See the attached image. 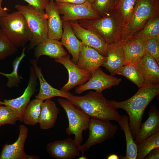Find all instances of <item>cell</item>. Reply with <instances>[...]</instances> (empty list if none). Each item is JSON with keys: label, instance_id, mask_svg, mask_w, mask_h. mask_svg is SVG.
<instances>
[{"label": "cell", "instance_id": "1", "mask_svg": "<svg viewBox=\"0 0 159 159\" xmlns=\"http://www.w3.org/2000/svg\"><path fill=\"white\" fill-rule=\"evenodd\" d=\"M159 93V84L145 83L133 96L125 100L110 101L115 109H123L127 113L129 125L134 139H135L140 130L145 109Z\"/></svg>", "mask_w": 159, "mask_h": 159}, {"label": "cell", "instance_id": "2", "mask_svg": "<svg viewBox=\"0 0 159 159\" xmlns=\"http://www.w3.org/2000/svg\"><path fill=\"white\" fill-rule=\"evenodd\" d=\"M75 107L87 115L90 118L118 122L121 116L111 105L102 92L91 91L81 96L73 95L67 99Z\"/></svg>", "mask_w": 159, "mask_h": 159}, {"label": "cell", "instance_id": "3", "mask_svg": "<svg viewBox=\"0 0 159 159\" xmlns=\"http://www.w3.org/2000/svg\"><path fill=\"white\" fill-rule=\"evenodd\" d=\"M77 21L83 28L95 33L108 44L121 40L123 24L114 9L98 18L80 19Z\"/></svg>", "mask_w": 159, "mask_h": 159}, {"label": "cell", "instance_id": "4", "mask_svg": "<svg viewBox=\"0 0 159 159\" xmlns=\"http://www.w3.org/2000/svg\"><path fill=\"white\" fill-rule=\"evenodd\" d=\"M159 15V0H136L130 18L122 27L121 41L132 38L150 19Z\"/></svg>", "mask_w": 159, "mask_h": 159}, {"label": "cell", "instance_id": "5", "mask_svg": "<svg viewBox=\"0 0 159 159\" xmlns=\"http://www.w3.org/2000/svg\"><path fill=\"white\" fill-rule=\"evenodd\" d=\"M15 7L24 16L30 32L28 50L48 39L47 17L44 10H38L29 4H17Z\"/></svg>", "mask_w": 159, "mask_h": 159}, {"label": "cell", "instance_id": "6", "mask_svg": "<svg viewBox=\"0 0 159 159\" xmlns=\"http://www.w3.org/2000/svg\"><path fill=\"white\" fill-rule=\"evenodd\" d=\"M0 29L17 48L25 47L30 39L31 34L26 19L17 11L0 18Z\"/></svg>", "mask_w": 159, "mask_h": 159}, {"label": "cell", "instance_id": "7", "mask_svg": "<svg viewBox=\"0 0 159 159\" xmlns=\"http://www.w3.org/2000/svg\"><path fill=\"white\" fill-rule=\"evenodd\" d=\"M57 102L64 110L68 119L69 126L65 130L66 132L69 135H74V139L81 144L83 140V132L88 129L90 117L67 99L59 98Z\"/></svg>", "mask_w": 159, "mask_h": 159}, {"label": "cell", "instance_id": "8", "mask_svg": "<svg viewBox=\"0 0 159 159\" xmlns=\"http://www.w3.org/2000/svg\"><path fill=\"white\" fill-rule=\"evenodd\" d=\"M88 129V138L85 143L81 145V151L82 153L87 151L92 146L113 138L118 127L110 121L91 118Z\"/></svg>", "mask_w": 159, "mask_h": 159}, {"label": "cell", "instance_id": "9", "mask_svg": "<svg viewBox=\"0 0 159 159\" xmlns=\"http://www.w3.org/2000/svg\"><path fill=\"white\" fill-rule=\"evenodd\" d=\"M55 2L60 12L62 22L82 19H92L101 17L87 1L81 4Z\"/></svg>", "mask_w": 159, "mask_h": 159}, {"label": "cell", "instance_id": "10", "mask_svg": "<svg viewBox=\"0 0 159 159\" xmlns=\"http://www.w3.org/2000/svg\"><path fill=\"white\" fill-rule=\"evenodd\" d=\"M37 75L33 67H30L29 77L28 85L23 94L15 99L0 101L1 105L7 106L12 109L17 113L19 120L22 122V116L31 97L37 91L38 84Z\"/></svg>", "mask_w": 159, "mask_h": 159}, {"label": "cell", "instance_id": "11", "mask_svg": "<svg viewBox=\"0 0 159 159\" xmlns=\"http://www.w3.org/2000/svg\"><path fill=\"white\" fill-rule=\"evenodd\" d=\"M121 80V78L106 74L99 67L91 74L88 81L76 88L75 93L81 94L85 91L90 90L102 92L112 86L118 85Z\"/></svg>", "mask_w": 159, "mask_h": 159}, {"label": "cell", "instance_id": "12", "mask_svg": "<svg viewBox=\"0 0 159 159\" xmlns=\"http://www.w3.org/2000/svg\"><path fill=\"white\" fill-rule=\"evenodd\" d=\"M55 62L63 65L67 69L69 74L67 83L60 89L69 91L72 89L82 85L90 79L91 74L81 68L77 64L70 59L69 54L54 59Z\"/></svg>", "mask_w": 159, "mask_h": 159}, {"label": "cell", "instance_id": "13", "mask_svg": "<svg viewBox=\"0 0 159 159\" xmlns=\"http://www.w3.org/2000/svg\"><path fill=\"white\" fill-rule=\"evenodd\" d=\"M46 149L50 156L57 159H73L80 156L81 145L70 137L48 143Z\"/></svg>", "mask_w": 159, "mask_h": 159}, {"label": "cell", "instance_id": "14", "mask_svg": "<svg viewBox=\"0 0 159 159\" xmlns=\"http://www.w3.org/2000/svg\"><path fill=\"white\" fill-rule=\"evenodd\" d=\"M77 37L83 45L93 48L102 55L107 56L108 44L92 31L81 26L76 21H69Z\"/></svg>", "mask_w": 159, "mask_h": 159}, {"label": "cell", "instance_id": "15", "mask_svg": "<svg viewBox=\"0 0 159 159\" xmlns=\"http://www.w3.org/2000/svg\"><path fill=\"white\" fill-rule=\"evenodd\" d=\"M124 42L120 41L108 44L106 59L102 65L113 76L125 64L124 49Z\"/></svg>", "mask_w": 159, "mask_h": 159}, {"label": "cell", "instance_id": "16", "mask_svg": "<svg viewBox=\"0 0 159 159\" xmlns=\"http://www.w3.org/2000/svg\"><path fill=\"white\" fill-rule=\"evenodd\" d=\"M19 134L16 141L12 144H6L2 147L0 159H27L24 146L28 136V129L24 125L19 127Z\"/></svg>", "mask_w": 159, "mask_h": 159}, {"label": "cell", "instance_id": "17", "mask_svg": "<svg viewBox=\"0 0 159 159\" xmlns=\"http://www.w3.org/2000/svg\"><path fill=\"white\" fill-rule=\"evenodd\" d=\"M30 61L34 69L40 83L39 92L35 96L36 98L43 101L55 97H61L67 99L73 95L69 91L59 90L52 86L44 79L41 68L38 66L37 60L32 59Z\"/></svg>", "mask_w": 159, "mask_h": 159}, {"label": "cell", "instance_id": "18", "mask_svg": "<svg viewBox=\"0 0 159 159\" xmlns=\"http://www.w3.org/2000/svg\"><path fill=\"white\" fill-rule=\"evenodd\" d=\"M106 59L107 56L102 55L93 48L82 45L77 64L91 74L102 66Z\"/></svg>", "mask_w": 159, "mask_h": 159}, {"label": "cell", "instance_id": "19", "mask_svg": "<svg viewBox=\"0 0 159 159\" xmlns=\"http://www.w3.org/2000/svg\"><path fill=\"white\" fill-rule=\"evenodd\" d=\"M44 11L47 17L48 38L60 40L63 32V22L54 0H49Z\"/></svg>", "mask_w": 159, "mask_h": 159}, {"label": "cell", "instance_id": "20", "mask_svg": "<svg viewBox=\"0 0 159 159\" xmlns=\"http://www.w3.org/2000/svg\"><path fill=\"white\" fill-rule=\"evenodd\" d=\"M136 65L143 75L145 83L159 84V65L146 50Z\"/></svg>", "mask_w": 159, "mask_h": 159}, {"label": "cell", "instance_id": "21", "mask_svg": "<svg viewBox=\"0 0 159 159\" xmlns=\"http://www.w3.org/2000/svg\"><path fill=\"white\" fill-rule=\"evenodd\" d=\"M62 28L63 32L60 42L72 55L71 61L77 64L82 45V43L75 34L69 21L63 22Z\"/></svg>", "mask_w": 159, "mask_h": 159}, {"label": "cell", "instance_id": "22", "mask_svg": "<svg viewBox=\"0 0 159 159\" xmlns=\"http://www.w3.org/2000/svg\"><path fill=\"white\" fill-rule=\"evenodd\" d=\"M148 115V119L142 123L135 139L136 144L159 131V110L155 105L150 106Z\"/></svg>", "mask_w": 159, "mask_h": 159}, {"label": "cell", "instance_id": "23", "mask_svg": "<svg viewBox=\"0 0 159 159\" xmlns=\"http://www.w3.org/2000/svg\"><path fill=\"white\" fill-rule=\"evenodd\" d=\"M63 46L59 40L48 38L35 47L34 57L37 60L42 55L54 59L66 55L67 53Z\"/></svg>", "mask_w": 159, "mask_h": 159}, {"label": "cell", "instance_id": "24", "mask_svg": "<svg viewBox=\"0 0 159 159\" xmlns=\"http://www.w3.org/2000/svg\"><path fill=\"white\" fill-rule=\"evenodd\" d=\"M59 109L56 104L51 99H47L43 102L41 105L40 113L39 123L41 129L48 130L54 125Z\"/></svg>", "mask_w": 159, "mask_h": 159}, {"label": "cell", "instance_id": "25", "mask_svg": "<svg viewBox=\"0 0 159 159\" xmlns=\"http://www.w3.org/2000/svg\"><path fill=\"white\" fill-rule=\"evenodd\" d=\"M124 42L125 65H136L145 52L143 42L139 39L132 38Z\"/></svg>", "mask_w": 159, "mask_h": 159}, {"label": "cell", "instance_id": "26", "mask_svg": "<svg viewBox=\"0 0 159 159\" xmlns=\"http://www.w3.org/2000/svg\"><path fill=\"white\" fill-rule=\"evenodd\" d=\"M128 116L126 115L121 116L118 123L124 131L126 140V150L125 156H120L119 159H136L137 155V145L132 136L129 123Z\"/></svg>", "mask_w": 159, "mask_h": 159}, {"label": "cell", "instance_id": "27", "mask_svg": "<svg viewBox=\"0 0 159 159\" xmlns=\"http://www.w3.org/2000/svg\"><path fill=\"white\" fill-rule=\"evenodd\" d=\"M44 101L36 98L30 101L22 116V122L34 126L39 123L41 105Z\"/></svg>", "mask_w": 159, "mask_h": 159}, {"label": "cell", "instance_id": "28", "mask_svg": "<svg viewBox=\"0 0 159 159\" xmlns=\"http://www.w3.org/2000/svg\"><path fill=\"white\" fill-rule=\"evenodd\" d=\"M156 37H159V15L149 19L132 38L139 39L144 42Z\"/></svg>", "mask_w": 159, "mask_h": 159}, {"label": "cell", "instance_id": "29", "mask_svg": "<svg viewBox=\"0 0 159 159\" xmlns=\"http://www.w3.org/2000/svg\"><path fill=\"white\" fill-rule=\"evenodd\" d=\"M27 47H23V49L20 56H17L13 61L12 66L13 71L10 73H5L0 72V74L6 77L8 79L6 85L9 88L19 86V85L23 79V78L19 76L18 73L19 64L23 59L25 57V51Z\"/></svg>", "mask_w": 159, "mask_h": 159}, {"label": "cell", "instance_id": "30", "mask_svg": "<svg viewBox=\"0 0 159 159\" xmlns=\"http://www.w3.org/2000/svg\"><path fill=\"white\" fill-rule=\"evenodd\" d=\"M136 159H144L152 149L159 147V131L137 143Z\"/></svg>", "mask_w": 159, "mask_h": 159}, {"label": "cell", "instance_id": "31", "mask_svg": "<svg viewBox=\"0 0 159 159\" xmlns=\"http://www.w3.org/2000/svg\"><path fill=\"white\" fill-rule=\"evenodd\" d=\"M117 74L122 75L136 85L139 88L145 83L143 75L136 65L127 64L123 66Z\"/></svg>", "mask_w": 159, "mask_h": 159}, {"label": "cell", "instance_id": "32", "mask_svg": "<svg viewBox=\"0 0 159 159\" xmlns=\"http://www.w3.org/2000/svg\"><path fill=\"white\" fill-rule=\"evenodd\" d=\"M136 0H119L114 10L120 18L123 26L130 19Z\"/></svg>", "mask_w": 159, "mask_h": 159}, {"label": "cell", "instance_id": "33", "mask_svg": "<svg viewBox=\"0 0 159 159\" xmlns=\"http://www.w3.org/2000/svg\"><path fill=\"white\" fill-rule=\"evenodd\" d=\"M18 48L11 42L0 29V60L15 54Z\"/></svg>", "mask_w": 159, "mask_h": 159}, {"label": "cell", "instance_id": "34", "mask_svg": "<svg viewBox=\"0 0 159 159\" xmlns=\"http://www.w3.org/2000/svg\"><path fill=\"white\" fill-rule=\"evenodd\" d=\"M92 4L93 8L101 17L112 12L116 5L115 0H95Z\"/></svg>", "mask_w": 159, "mask_h": 159}, {"label": "cell", "instance_id": "35", "mask_svg": "<svg viewBox=\"0 0 159 159\" xmlns=\"http://www.w3.org/2000/svg\"><path fill=\"white\" fill-rule=\"evenodd\" d=\"M19 120L16 112L7 106L1 105L0 107V127L6 124L14 125Z\"/></svg>", "mask_w": 159, "mask_h": 159}, {"label": "cell", "instance_id": "36", "mask_svg": "<svg viewBox=\"0 0 159 159\" xmlns=\"http://www.w3.org/2000/svg\"><path fill=\"white\" fill-rule=\"evenodd\" d=\"M145 50L159 65V37L152 38L143 42Z\"/></svg>", "mask_w": 159, "mask_h": 159}, {"label": "cell", "instance_id": "37", "mask_svg": "<svg viewBox=\"0 0 159 159\" xmlns=\"http://www.w3.org/2000/svg\"><path fill=\"white\" fill-rule=\"evenodd\" d=\"M29 5L40 10H44L49 0H24Z\"/></svg>", "mask_w": 159, "mask_h": 159}, {"label": "cell", "instance_id": "38", "mask_svg": "<svg viewBox=\"0 0 159 159\" xmlns=\"http://www.w3.org/2000/svg\"><path fill=\"white\" fill-rule=\"evenodd\" d=\"M144 159H159V147L155 148L151 150L145 157Z\"/></svg>", "mask_w": 159, "mask_h": 159}, {"label": "cell", "instance_id": "39", "mask_svg": "<svg viewBox=\"0 0 159 159\" xmlns=\"http://www.w3.org/2000/svg\"><path fill=\"white\" fill-rule=\"evenodd\" d=\"M55 2L71 4H81L87 1V0H54Z\"/></svg>", "mask_w": 159, "mask_h": 159}, {"label": "cell", "instance_id": "40", "mask_svg": "<svg viewBox=\"0 0 159 159\" xmlns=\"http://www.w3.org/2000/svg\"><path fill=\"white\" fill-rule=\"evenodd\" d=\"M4 0H0V18L8 13L9 11L6 7L3 8L2 6V3Z\"/></svg>", "mask_w": 159, "mask_h": 159}, {"label": "cell", "instance_id": "41", "mask_svg": "<svg viewBox=\"0 0 159 159\" xmlns=\"http://www.w3.org/2000/svg\"><path fill=\"white\" fill-rule=\"evenodd\" d=\"M107 159H118L119 156L117 155L113 154L109 155L107 157Z\"/></svg>", "mask_w": 159, "mask_h": 159}, {"label": "cell", "instance_id": "42", "mask_svg": "<svg viewBox=\"0 0 159 159\" xmlns=\"http://www.w3.org/2000/svg\"><path fill=\"white\" fill-rule=\"evenodd\" d=\"M39 157L34 155H29L27 159H39Z\"/></svg>", "mask_w": 159, "mask_h": 159}, {"label": "cell", "instance_id": "43", "mask_svg": "<svg viewBox=\"0 0 159 159\" xmlns=\"http://www.w3.org/2000/svg\"><path fill=\"white\" fill-rule=\"evenodd\" d=\"M79 159H88L86 156L84 155L83 153H82V155L79 158Z\"/></svg>", "mask_w": 159, "mask_h": 159}, {"label": "cell", "instance_id": "44", "mask_svg": "<svg viewBox=\"0 0 159 159\" xmlns=\"http://www.w3.org/2000/svg\"><path fill=\"white\" fill-rule=\"evenodd\" d=\"M95 0H87V1L91 4H92L94 2Z\"/></svg>", "mask_w": 159, "mask_h": 159}, {"label": "cell", "instance_id": "45", "mask_svg": "<svg viewBox=\"0 0 159 159\" xmlns=\"http://www.w3.org/2000/svg\"><path fill=\"white\" fill-rule=\"evenodd\" d=\"M115 0L116 4L118 2V1H119V0Z\"/></svg>", "mask_w": 159, "mask_h": 159}, {"label": "cell", "instance_id": "46", "mask_svg": "<svg viewBox=\"0 0 159 159\" xmlns=\"http://www.w3.org/2000/svg\"><path fill=\"white\" fill-rule=\"evenodd\" d=\"M1 105H0V106H1Z\"/></svg>", "mask_w": 159, "mask_h": 159}]
</instances>
